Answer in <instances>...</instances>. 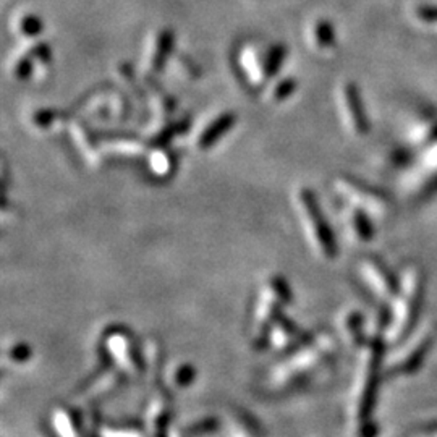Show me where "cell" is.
Masks as SVG:
<instances>
[{
    "label": "cell",
    "mask_w": 437,
    "mask_h": 437,
    "mask_svg": "<svg viewBox=\"0 0 437 437\" xmlns=\"http://www.w3.org/2000/svg\"><path fill=\"white\" fill-rule=\"evenodd\" d=\"M336 342L329 334L305 339L302 344H298V350L271 370L268 378L271 390H290L297 385L303 387L316 378L317 370L324 368L332 360Z\"/></svg>",
    "instance_id": "cell-1"
},
{
    "label": "cell",
    "mask_w": 437,
    "mask_h": 437,
    "mask_svg": "<svg viewBox=\"0 0 437 437\" xmlns=\"http://www.w3.org/2000/svg\"><path fill=\"white\" fill-rule=\"evenodd\" d=\"M290 300V288L280 277H271L268 282L263 283L251 321V340L254 347L263 350L268 345L271 329L280 319L282 310L287 308Z\"/></svg>",
    "instance_id": "cell-2"
},
{
    "label": "cell",
    "mask_w": 437,
    "mask_h": 437,
    "mask_svg": "<svg viewBox=\"0 0 437 437\" xmlns=\"http://www.w3.org/2000/svg\"><path fill=\"white\" fill-rule=\"evenodd\" d=\"M382 350L381 340H373L365 348V356L360 363L358 376H356L353 392H351L350 415L361 424L368 423V418L373 413L374 402H376Z\"/></svg>",
    "instance_id": "cell-3"
},
{
    "label": "cell",
    "mask_w": 437,
    "mask_h": 437,
    "mask_svg": "<svg viewBox=\"0 0 437 437\" xmlns=\"http://www.w3.org/2000/svg\"><path fill=\"white\" fill-rule=\"evenodd\" d=\"M295 201H297V212L302 219L305 234L314 253L322 259L336 258L339 253L336 238L331 225L327 224L326 215L321 211L314 193L308 188H300L295 195Z\"/></svg>",
    "instance_id": "cell-4"
},
{
    "label": "cell",
    "mask_w": 437,
    "mask_h": 437,
    "mask_svg": "<svg viewBox=\"0 0 437 437\" xmlns=\"http://www.w3.org/2000/svg\"><path fill=\"white\" fill-rule=\"evenodd\" d=\"M402 297L397 295L399 303L394 311V316L390 317L392 324L394 339L405 337L412 331L421 310L423 295H424V274L418 266H412L404 272V280H402Z\"/></svg>",
    "instance_id": "cell-5"
},
{
    "label": "cell",
    "mask_w": 437,
    "mask_h": 437,
    "mask_svg": "<svg viewBox=\"0 0 437 437\" xmlns=\"http://www.w3.org/2000/svg\"><path fill=\"white\" fill-rule=\"evenodd\" d=\"M102 345H104L106 353L109 355L113 365L118 366L120 373L136 378L144 371L143 351L140 350L128 332L122 331V329H113L102 339Z\"/></svg>",
    "instance_id": "cell-6"
},
{
    "label": "cell",
    "mask_w": 437,
    "mask_h": 437,
    "mask_svg": "<svg viewBox=\"0 0 437 437\" xmlns=\"http://www.w3.org/2000/svg\"><path fill=\"white\" fill-rule=\"evenodd\" d=\"M336 188L351 206L363 209L374 215H385L390 211V200L384 193L361 183L351 177H342L336 181Z\"/></svg>",
    "instance_id": "cell-7"
},
{
    "label": "cell",
    "mask_w": 437,
    "mask_h": 437,
    "mask_svg": "<svg viewBox=\"0 0 437 437\" xmlns=\"http://www.w3.org/2000/svg\"><path fill=\"white\" fill-rule=\"evenodd\" d=\"M360 274L368 287L382 298H397L400 285L397 277L390 272L382 261L378 258H365L360 264Z\"/></svg>",
    "instance_id": "cell-8"
},
{
    "label": "cell",
    "mask_w": 437,
    "mask_h": 437,
    "mask_svg": "<svg viewBox=\"0 0 437 437\" xmlns=\"http://www.w3.org/2000/svg\"><path fill=\"white\" fill-rule=\"evenodd\" d=\"M344 99L347 106L351 127L358 135H366L370 132V120H368L365 104H363L360 89L355 83H347L344 88Z\"/></svg>",
    "instance_id": "cell-9"
},
{
    "label": "cell",
    "mask_w": 437,
    "mask_h": 437,
    "mask_svg": "<svg viewBox=\"0 0 437 437\" xmlns=\"http://www.w3.org/2000/svg\"><path fill=\"white\" fill-rule=\"evenodd\" d=\"M237 123V115L232 112L220 113L214 118V120L203 130V133L198 138V147L201 151L211 149L214 144H217L219 140H222L224 136L230 132V128Z\"/></svg>",
    "instance_id": "cell-10"
},
{
    "label": "cell",
    "mask_w": 437,
    "mask_h": 437,
    "mask_svg": "<svg viewBox=\"0 0 437 437\" xmlns=\"http://www.w3.org/2000/svg\"><path fill=\"white\" fill-rule=\"evenodd\" d=\"M434 340V334L428 331V334H423L421 339L418 340L415 347H412L410 351L405 355L404 360H399L395 363V366L392 368V374H412L413 371H416L419 366H421V363L426 358L428 351L431 348V345H433Z\"/></svg>",
    "instance_id": "cell-11"
},
{
    "label": "cell",
    "mask_w": 437,
    "mask_h": 437,
    "mask_svg": "<svg viewBox=\"0 0 437 437\" xmlns=\"http://www.w3.org/2000/svg\"><path fill=\"white\" fill-rule=\"evenodd\" d=\"M303 337V332L300 331V327L295 326V322L288 319V317H280L279 321L272 326L268 339V345H272L274 348H290L292 345L300 342V339Z\"/></svg>",
    "instance_id": "cell-12"
},
{
    "label": "cell",
    "mask_w": 437,
    "mask_h": 437,
    "mask_svg": "<svg viewBox=\"0 0 437 437\" xmlns=\"http://www.w3.org/2000/svg\"><path fill=\"white\" fill-rule=\"evenodd\" d=\"M172 415V400L166 390H157L152 397L149 407H147V424L151 429L157 431L164 429Z\"/></svg>",
    "instance_id": "cell-13"
},
{
    "label": "cell",
    "mask_w": 437,
    "mask_h": 437,
    "mask_svg": "<svg viewBox=\"0 0 437 437\" xmlns=\"http://www.w3.org/2000/svg\"><path fill=\"white\" fill-rule=\"evenodd\" d=\"M174 42L175 36L172 30H162L157 34L154 49H152L151 60H149V68L152 73H161L166 67L170 54L174 50Z\"/></svg>",
    "instance_id": "cell-14"
},
{
    "label": "cell",
    "mask_w": 437,
    "mask_h": 437,
    "mask_svg": "<svg viewBox=\"0 0 437 437\" xmlns=\"http://www.w3.org/2000/svg\"><path fill=\"white\" fill-rule=\"evenodd\" d=\"M347 224L351 234H353L355 238H358L360 242H370L374 235L371 220L368 217V212L363 211V209L355 206L351 208V211L347 215Z\"/></svg>",
    "instance_id": "cell-15"
},
{
    "label": "cell",
    "mask_w": 437,
    "mask_h": 437,
    "mask_svg": "<svg viewBox=\"0 0 437 437\" xmlns=\"http://www.w3.org/2000/svg\"><path fill=\"white\" fill-rule=\"evenodd\" d=\"M287 57V47L282 44H274L266 54V59L263 62V76L264 79H269L277 75L280 70L282 62Z\"/></svg>",
    "instance_id": "cell-16"
},
{
    "label": "cell",
    "mask_w": 437,
    "mask_h": 437,
    "mask_svg": "<svg viewBox=\"0 0 437 437\" xmlns=\"http://www.w3.org/2000/svg\"><path fill=\"white\" fill-rule=\"evenodd\" d=\"M313 36H314L317 47L331 49L336 45V31H334V26L331 21H327V20L316 21Z\"/></svg>",
    "instance_id": "cell-17"
},
{
    "label": "cell",
    "mask_w": 437,
    "mask_h": 437,
    "mask_svg": "<svg viewBox=\"0 0 437 437\" xmlns=\"http://www.w3.org/2000/svg\"><path fill=\"white\" fill-rule=\"evenodd\" d=\"M344 329L355 345L363 344V319L358 313H348L344 319Z\"/></svg>",
    "instance_id": "cell-18"
},
{
    "label": "cell",
    "mask_w": 437,
    "mask_h": 437,
    "mask_svg": "<svg viewBox=\"0 0 437 437\" xmlns=\"http://www.w3.org/2000/svg\"><path fill=\"white\" fill-rule=\"evenodd\" d=\"M159 152L154 156V159H152L151 162V169L152 172H154L156 175H159V177H167V175L172 174L174 170V157L170 152L167 151H161V147H157Z\"/></svg>",
    "instance_id": "cell-19"
},
{
    "label": "cell",
    "mask_w": 437,
    "mask_h": 437,
    "mask_svg": "<svg viewBox=\"0 0 437 437\" xmlns=\"http://www.w3.org/2000/svg\"><path fill=\"white\" fill-rule=\"evenodd\" d=\"M18 30L25 38H36L44 30L42 20L36 15L28 13L25 16H21V20L18 23Z\"/></svg>",
    "instance_id": "cell-20"
},
{
    "label": "cell",
    "mask_w": 437,
    "mask_h": 437,
    "mask_svg": "<svg viewBox=\"0 0 437 437\" xmlns=\"http://www.w3.org/2000/svg\"><path fill=\"white\" fill-rule=\"evenodd\" d=\"M297 86H298V81L293 76L283 78L282 81L276 84L274 91H272V98H274L276 102L287 101L295 93V91H297Z\"/></svg>",
    "instance_id": "cell-21"
},
{
    "label": "cell",
    "mask_w": 437,
    "mask_h": 437,
    "mask_svg": "<svg viewBox=\"0 0 437 437\" xmlns=\"http://www.w3.org/2000/svg\"><path fill=\"white\" fill-rule=\"evenodd\" d=\"M28 55H30L33 60H38L39 64L44 65L50 64V60H52V50H50V47L45 42L34 44L33 47L28 50Z\"/></svg>",
    "instance_id": "cell-22"
},
{
    "label": "cell",
    "mask_w": 437,
    "mask_h": 437,
    "mask_svg": "<svg viewBox=\"0 0 437 437\" xmlns=\"http://www.w3.org/2000/svg\"><path fill=\"white\" fill-rule=\"evenodd\" d=\"M33 73V59L30 55H23L21 59L16 60V64L13 67V75L16 79H20V81H25L31 76Z\"/></svg>",
    "instance_id": "cell-23"
},
{
    "label": "cell",
    "mask_w": 437,
    "mask_h": 437,
    "mask_svg": "<svg viewBox=\"0 0 437 437\" xmlns=\"http://www.w3.org/2000/svg\"><path fill=\"white\" fill-rule=\"evenodd\" d=\"M57 118V112L52 110V109H41L38 110L36 113H34L33 117V122L36 127H41V128H47L50 127V125L54 123V120Z\"/></svg>",
    "instance_id": "cell-24"
},
{
    "label": "cell",
    "mask_w": 437,
    "mask_h": 437,
    "mask_svg": "<svg viewBox=\"0 0 437 437\" xmlns=\"http://www.w3.org/2000/svg\"><path fill=\"white\" fill-rule=\"evenodd\" d=\"M418 16L423 21L434 23V21H437V7H433V5H424V7H419L418 8Z\"/></svg>",
    "instance_id": "cell-25"
}]
</instances>
